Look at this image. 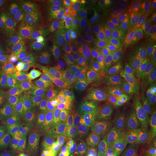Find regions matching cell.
Instances as JSON below:
<instances>
[{"label": "cell", "instance_id": "1", "mask_svg": "<svg viewBox=\"0 0 156 156\" xmlns=\"http://www.w3.org/2000/svg\"><path fill=\"white\" fill-rule=\"evenodd\" d=\"M34 45L22 35L16 34L9 49L0 61L1 72L8 75H18L30 66Z\"/></svg>", "mask_w": 156, "mask_h": 156}, {"label": "cell", "instance_id": "2", "mask_svg": "<svg viewBox=\"0 0 156 156\" xmlns=\"http://www.w3.org/2000/svg\"><path fill=\"white\" fill-rule=\"evenodd\" d=\"M68 62L66 57L55 47L46 42L36 57V68L49 81L59 78Z\"/></svg>", "mask_w": 156, "mask_h": 156}, {"label": "cell", "instance_id": "3", "mask_svg": "<svg viewBox=\"0 0 156 156\" xmlns=\"http://www.w3.org/2000/svg\"><path fill=\"white\" fill-rule=\"evenodd\" d=\"M81 33L80 26L75 20L53 27L47 42L64 54L71 51L78 44Z\"/></svg>", "mask_w": 156, "mask_h": 156}, {"label": "cell", "instance_id": "4", "mask_svg": "<svg viewBox=\"0 0 156 156\" xmlns=\"http://www.w3.org/2000/svg\"><path fill=\"white\" fill-rule=\"evenodd\" d=\"M75 123L82 128L95 130L104 124L102 108L95 101L78 102L73 108Z\"/></svg>", "mask_w": 156, "mask_h": 156}, {"label": "cell", "instance_id": "5", "mask_svg": "<svg viewBox=\"0 0 156 156\" xmlns=\"http://www.w3.org/2000/svg\"><path fill=\"white\" fill-rule=\"evenodd\" d=\"M107 72L108 87L119 94L125 95L135 87L129 76L124 59L112 62Z\"/></svg>", "mask_w": 156, "mask_h": 156}, {"label": "cell", "instance_id": "6", "mask_svg": "<svg viewBox=\"0 0 156 156\" xmlns=\"http://www.w3.org/2000/svg\"><path fill=\"white\" fill-rule=\"evenodd\" d=\"M42 16L38 6L28 4L20 6L12 17V24L18 34L26 35Z\"/></svg>", "mask_w": 156, "mask_h": 156}, {"label": "cell", "instance_id": "7", "mask_svg": "<svg viewBox=\"0 0 156 156\" xmlns=\"http://www.w3.org/2000/svg\"><path fill=\"white\" fill-rule=\"evenodd\" d=\"M42 15L53 27L60 26L75 20L76 11L69 4L62 2H48L42 7Z\"/></svg>", "mask_w": 156, "mask_h": 156}, {"label": "cell", "instance_id": "8", "mask_svg": "<svg viewBox=\"0 0 156 156\" xmlns=\"http://www.w3.org/2000/svg\"><path fill=\"white\" fill-rule=\"evenodd\" d=\"M38 123L46 127L58 128L62 134H67L75 124L73 108L68 104H62L49 116L39 120Z\"/></svg>", "mask_w": 156, "mask_h": 156}, {"label": "cell", "instance_id": "9", "mask_svg": "<svg viewBox=\"0 0 156 156\" xmlns=\"http://www.w3.org/2000/svg\"><path fill=\"white\" fill-rule=\"evenodd\" d=\"M53 98V94L50 89V84H45L39 85L22 94L20 103L22 109L34 111L52 102Z\"/></svg>", "mask_w": 156, "mask_h": 156}, {"label": "cell", "instance_id": "10", "mask_svg": "<svg viewBox=\"0 0 156 156\" xmlns=\"http://www.w3.org/2000/svg\"><path fill=\"white\" fill-rule=\"evenodd\" d=\"M12 84L17 91L20 94H23L30 90L41 85L50 84L49 81L38 71L36 67H28L19 73L15 78Z\"/></svg>", "mask_w": 156, "mask_h": 156}, {"label": "cell", "instance_id": "11", "mask_svg": "<svg viewBox=\"0 0 156 156\" xmlns=\"http://www.w3.org/2000/svg\"><path fill=\"white\" fill-rule=\"evenodd\" d=\"M98 67L97 60L88 56H84L68 62L62 71L59 80L62 82H66L78 74L84 73L89 75L94 71Z\"/></svg>", "mask_w": 156, "mask_h": 156}, {"label": "cell", "instance_id": "12", "mask_svg": "<svg viewBox=\"0 0 156 156\" xmlns=\"http://www.w3.org/2000/svg\"><path fill=\"white\" fill-rule=\"evenodd\" d=\"M95 80H90L88 83L78 85L73 83L62 85L56 90V94L64 102H78L90 94L94 88Z\"/></svg>", "mask_w": 156, "mask_h": 156}, {"label": "cell", "instance_id": "13", "mask_svg": "<svg viewBox=\"0 0 156 156\" xmlns=\"http://www.w3.org/2000/svg\"><path fill=\"white\" fill-rule=\"evenodd\" d=\"M93 144L108 156H127L128 143L117 140L111 133L96 135Z\"/></svg>", "mask_w": 156, "mask_h": 156}, {"label": "cell", "instance_id": "14", "mask_svg": "<svg viewBox=\"0 0 156 156\" xmlns=\"http://www.w3.org/2000/svg\"><path fill=\"white\" fill-rule=\"evenodd\" d=\"M101 100L107 115L115 121L124 113V105L121 95L117 91L108 87L101 95Z\"/></svg>", "mask_w": 156, "mask_h": 156}, {"label": "cell", "instance_id": "15", "mask_svg": "<svg viewBox=\"0 0 156 156\" xmlns=\"http://www.w3.org/2000/svg\"><path fill=\"white\" fill-rule=\"evenodd\" d=\"M4 138L15 151L24 150L31 143L30 133L27 128L20 126L11 127Z\"/></svg>", "mask_w": 156, "mask_h": 156}, {"label": "cell", "instance_id": "16", "mask_svg": "<svg viewBox=\"0 0 156 156\" xmlns=\"http://www.w3.org/2000/svg\"><path fill=\"white\" fill-rule=\"evenodd\" d=\"M53 26L47 20L45 17L42 16L35 23L26 35V38L34 44H39L47 42Z\"/></svg>", "mask_w": 156, "mask_h": 156}, {"label": "cell", "instance_id": "17", "mask_svg": "<svg viewBox=\"0 0 156 156\" xmlns=\"http://www.w3.org/2000/svg\"><path fill=\"white\" fill-rule=\"evenodd\" d=\"M116 60H122L121 44L119 39L112 38L108 40L103 46L98 55V60L101 64H107Z\"/></svg>", "mask_w": 156, "mask_h": 156}, {"label": "cell", "instance_id": "18", "mask_svg": "<svg viewBox=\"0 0 156 156\" xmlns=\"http://www.w3.org/2000/svg\"><path fill=\"white\" fill-rule=\"evenodd\" d=\"M124 115L135 133L139 134L140 131L152 127L142 108H131L125 112Z\"/></svg>", "mask_w": 156, "mask_h": 156}, {"label": "cell", "instance_id": "19", "mask_svg": "<svg viewBox=\"0 0 156 156\" xmlns=\"http://www.w3.org/2000/svg\"><path fill=\"white\" fill-rule=\"evenodd\" d=\"M111 133L117 140L128 143L133 137V129L126 118L119 117L114 121Z\"/></svg>", "mask_w": 156, "mask_h": 156}, {"label": "cell", "instance_id": "20", "mask_svg": "<svg viewBox=\"0 0 156 156\" xmlns=\"http://www.w3.org/2000/svg\"><path fill=\"white\" fill-rule=\"evenodd\" d=\"M84 149L81 142L68 136L56 147L57 156H74Z\"/></svg>", "mask_w": 156, "mask_h": 156}, {"label": "cell", "instance_id": "21", "mask_svg": "<svg viewBox=\"0 0 156 156\" xmlns=\"http://www.w3.org/2000/svg\"><path fill=\"white\" fill-rule=\"evenodd\" d=\"M16 36V33L11 26L8 24L0 27V58L5 56Z\"/></svg>", "mask_w": 156, "mask_h": 156}, {"label": "cell", "instance_id": "22", "mask_svg": "<svg viewBox=\"0 0 156 156\" xmlns=\"http://www.w3.org/2000/svg\"><path fill=\"white\" fill-rule=\"evenodd\" d=\"M98 10L113 12L117 13L128 12L126 5V1L121 0H98L93 3Z\"/></svg>", "mask_w": 156, "mask_h": 156}, {"label": "cell", "instance_id": "23", "mask_svg": "<svg viewBox=\"0 0 156 156\" xmlns=\"http://www.w3.org/2000/svg\"><path fill=\"white\" fill-rule=\"evenodd\" d=\"M141 56L146 60L156 62V34H147L142 45Z\"/></svg>", "mask_w": 156, "mask_h": 156}, {"label": "cell", "instance_id": "24", "mask_svg": "<svg viewBox=\"0 0 156 156\" xmlns=\"http://www.w3.org/2000/svg\"><path fill=\"white\" fill-rule=\"evenodd\" d=\"M97 16L100 23V26H105L111 23L119 22L129 18L123 13L102 10L97 11Z\"/></svg>", "mask_w": 156, "mask_h": 156}, {"label": "cell", "instance_id": "25", "mask_svg": "<svg viewBox=\"0 0 156 156\" xmlns=\"http://www.w3.org/2000/svg\"><path fill=\"white\" fill-rule=\"evenodd\" d=\"M124 61L128 71L129 76L132 82L136 87H137L141 91L146 80L141 79L138 76L135 67V60L131 58H124Z\"/></svg>", "mask_w": 156, "mask_h": 156}, {"label": "cell", "instance_id": "26", "mask_svg": "<svg viewBox=\"0 0 156 156\" xmlns=\"http://www.w3.org/2000/svg\"><path fill=\"white\" fill-rule=\"evenodd\" d=\"M37 121L33 111L20 109L17 111V125L27 128L33 125Z\"/></svg>", "mask_w": 156, "mask_h": 156}, {"label": "cell", "instance_id": "27", "mask_svg": "<svg viewBox=\"0 0 156 156\" xmlns=\"http://www.w3.org/2000/svg\"><path fill=\"white\" fill-rule=\"evenodd\" d=\"M124 97L131 108H142L144 105L141 91L136 87H134L128 93L124 95Z\"/></svg>", "mask_w": 156, "mask_h": 156}, {"label": "cell", "instance_id": "28", "mask_svg": "<svg viewBox=\"0 0 156 156\" xmlns=\"http://www.w3.org/2000/svg\"><path fill=\"white\" fill-rule=\"evenodd\" d=\"M0 124L8 127L17 125V111L6 109L0 111Z\"/></svg>", "mask_w": 156, "mask_h": 156}, {"label": "cell", "instance_id": "29", "mask_svg": "<svg viewBox=\"0 0 156 156\" xmlns=\"http://www.w3.org/2000/svg\"><path fill=\"white\" fill-rule=\"evenodd\" d=\"M144 147L139 135L133 136L128 141L127 148V156H138Z\"/></svg>", "mask_w": 156, "mask_h": 156}, {"label": "cell", "instance_id": "30", "mask_svg": "<svg viewBox=\"0 0 156 156\" xmlns=\"http://www.w3.org/2000/svg\"><path fill=\"white\" fill-rule=\"evenodd\" d=\"M144 146L152 147L156 144V128L151 127L149 129L140 131L138 134Z\"/></svg>", "mask_w": 156, "mask_h": 156}, {"label": "cell", "instance_id": "31", "mask_svg": "<svg viewBox=\"0 0 156 156\" xmlns=\"http://www.w3.org/2000/svg\"><path fill=\"white\" fill-rule=\"evenodd\" d=\"M57 108V106L55 103L51 102L49 104H45L42 105L39 108L33 111L35 116L36 117L37 121H39L45 117H48L52 113L56 111Z\"/></svg>", "mask_w": 156, "mask_h": 156}, {"label": "cell", "instance_id": "32", "mask_svg": "<svg viewBox=\"0 0 156 156\" xmlns=\"http://www.w3.org/2000/svg\"><path fill=\"white\" fill-rule=\"evenodd\" d=\"M141 94L145 105H156V94L151 89L147 80L141 90Z\"/></svg>", "mask_w": 156, "mask_h": 156}, {"label": "cell", "instance_id": "33", "mask_svg": "<svg viewBox=\"0 0 156 156\" xmlns=\"http://www.w3.org/2000/svg\"><path fill=\"white\" fill-rule=\"evenodd\" d=\"M47 128L45 125L37 123L34 126L33 131L30 133V140L31 142H43L47 134Z\"/></svg>", "mask_w": 156, "mask_h": 156}, {"label": "cell", "instance_id": "34", "mask_svg": "<svg viewBox=\"0 0 156 156\" xmlns=\"http://www.w3.org/2000/svg\"><path fill=\"white\" fill-rule=\"evenodd\" d=\"M126 5L128 12L131 13L134 16H140L142 18V15L145 9V6L140 0H128L126 1Z\"/></svg>", "mask_w": 156, "mask_h": 156}, {"label": "cell", "instance_id": "35", "mask_svg": "<svg viewBox=\"0 0 156 156\" xmlns=\"http://www.w3.org/2000/svg\"><path fill=\"white\" fill-rule=\"evenodd\" d=\"M130 18L117 22V24L112 33L111 37L117 39H122L125 33L130 27Z\"/></svg>", "mask_w": 156, "mask_h": 156}, {"label": "cell", "instance_id": "36", "mask_svg": "<svg viewBox=\"0 0 156 156\" xmlns=\"http://www.w3.org/2000/svg\"><path fill=\"white\" fill-rule=\"evenodd\" d=\"M15 104V98L13 95L5 91H0V111L11 109Z\"/></svg>", "mask_w": 156, "mask_h": 156}, {"label": "cell", "instance_id": "37", "mask_svg": "<svg viewBox=\"0 0 156 156\" xmlns=\"http://www.w3.org/2000/svg\"><path fill=\"white\" fill-rule=\"evenodd\" d=\"M142 109L151 126L154 127L156 122V105L150 106L144 105Z\"/></svg>", "mask_w": 156, "mask_h": 156}, {"label": "cell", "instance_id": "38", "mask_svg": "<svg viewBox=\"0 0 156 156\" xmlns=\"http://www.w3.org/2000/svg\"><path fill=\"white\" fill-rule=\"evenodd\" d=\"M62 134V131L60 129L48 127L46 136L43 140V142L53 144L58 140V138Z\"/></svg>", "mask_w": 156, "mask_h": 156}, {"label": "cell", "instance_id": "39", "mask_svg": "<svg viewBox=\"0 0 156 156\" xmlns=\"http://www.w3.org/2000/svg\"><path fill=\"white\" fill-rule=\"evenodd\" d=\"M142 19L154 24L156 22V1L151 5L145 8Z\"/></svg>", "mask_w": 156, "mask_h": 156}, {"label": "cell", "instance_id": "40", "mask_svg": "<svg viewBox=\"0 0 156 156\" xmlns=\"http://www.w3.org/2000/svg\"><path fill=\"white\" fill-rule=\"evenodd\" d=\"M15 151L4 137L0 136V156H15Z\"/></svg>", "mask_w": 156, "mask_h": 156}, {"label": "cell", "instance_id": "41", "mask_svg": "<svg viewBox=\"0 0 156 156\" xmlns=\"http://www.w3.org/2000/svg\"><path fill=\"white\" fill-rule=\"evenodd\" d=\"M56 147H50L37 151H31L28 148H26L23 151L29 156H57Z\"/></svg>", "mask_w": 156, "mask_h": 156}, {"label": "cell", "instance_id": "42", "mask_svg": "<svg viewBox=\"0 0 156 156\" xmlns=\"http://www.w3.org/2000/svg\"><path fill=\"white\" fill-rule=\"evenodd\" d=\"M80 156H102L100 149L94 144H90L86 145Z\"/></svg>", "mask_w": 156, "mask_h": 156}, {"label": "cell", "instance_id": "43", "mask_svg": "<svg viewBox=\"0 0 156 156\" xmlns=\"http://www.w3.org/2000/svg\"><path fill=\"white\" fill-rule=\"evenodd\" d=\"M88 75L84 73H79L72 78L73 83L78 85H84L89 82Z\"/></svg>", "mask_w": 156, "mask_h": 156}, {"label": "cell", "instance_id": "44", "mask_svg": "<svg viewBox=\"0 0 156 156\" xmlns=\"http://www.w3.org/2000/svg\"><path fill=\"white\" fill-rule=\"evenodd\" d=\"M147 60H146L144 57L142 56H140L136 60H135V67H136V73L138 75V76L141 79H143L142 76V71L144 67V65L146 62Z\"/></svg>", "mask_w": 156, "mask_h": 156}, {"label": "cell", "instance_id": "45", "mask_svg": "<svg viewBox=\"0 0 156 156\" xmlns=\"http://www.w3.org/2000/svg\"><path fill=\"white\" fill-rule=\"evenodd\" d=\"M11 3V1L0 0V15L4 13L8 9Z\"/></svg>", "mask_w": 156, "mask_h": 156}, {"label": "cell", "instance_id": "46", "mask_svg": "<svg viewBox=\"0 0 156 156\" xmlns=\"http://www.w3.org/2000/svg\"><path fill=\"white\" fill-rule=\"evenodd\" d=\"M147 83L149 84V86L151 89L153 90V91L156 94V63L155 64V68L154 71L153 73V75L152 77L149 79V81H147Z\"/></svg>", "mask_w": 156, "mask_h": 156}, {"label": "cell", "instance_id": "47", "mask_svg": "<svg viewBox=\"0 0 156 156\" xmlns=\"http://www.w3.org/2000/svg\"><path fill=\"white\" fill-rule=\"evenodd\" d=\"M138 156H156L152 147H147L144 146Z\"/></svg>", "mask_w": 156, "mask_h": 156}, {"label": "cell", "instance_id": "48", "mask_svg": "<svg viewBox=\"0 0 156 156\" xmlns=\"http://www.w3.org/2000/svg\"><path fill=\"white\" fill-rule=\"evenodd\" d=\"M154 71H151L148 69H146L143 68L142 71V76L144 79H145V80H146L147 79H150L154 73Z\"/></svg>", "mask_w": 156, "mask_h": 156}, {"label": "cell", "instance_id": "49", "mask_svg": "<svg viewBox=\"0 0 156 156\" xmlns=\"http://www.w3.org/2000/svg\"><path fill=\"white\" fill-rule=\"evenodd\" d=\"M9 127H8L3 124H0V136L4 135L5 136V134L7 133L9 129Z\"/></svg>", "mask_w": 156, "mask_h": 156}, {"label": "cell", "instance_id": "50", "mask_svg": "<svg viewBox=\"0 0 156 156\" xmlns=\"http://www.w3.org/2000/svg\"><path fill=\"white\" fill-rule=\"evenodd\" d=\"M155 1L156 0H143L142 3L145 8H146L153 5L155 2Z\"/></svg>", "mask_w": 156, "mask_h": 156}, {"label": "cell", "instance_id": "51", "mask_svg": "<svg viewBox=\"0 0 156 156\" xmlns=\"http://www.w3.org/2000/svg\"><path fill=\"white\" fill-rule=\"evenodd\" d=\"M15 156H29L23 150H16L15 151Z\"/></svg>", "mask_w": 156, "mask_h": 156}, {"label": "cell", "instance_id": "52", "mask_svg": "<svg viewBox=\"0 0 156 156\" xmlns=\"http://www.w3.org/2000/svg\"><path fill=\"white\" fill-rule=\"evenodd\" d=\"M152 149H153V151L154 154H155L156 156V144H155V145H154V146L152 147Z\"/></svg>", "mask_w": 156, "mask_h": 156}, {"label": "cell", "instance_id": "53", "mask_svg": "<svg viewBox=\"0 0 156 156\" xmlns=\"http://www.w3.org/2000/svg\"><path fill=\"white\" fill-rule=\"evenodd\" d=\"M100 151H101V156H108V155H106V154H105V153H104V152H103V151H101V149H100Z\"/></svg>", "mask_w": 156, "mask_h": 156}, {"label": "cell", "instance_id": "54", "mask_svg": "<svg viewBox=\"0 0 156 156\" xmlns=\"http://www.w3.org/2000/svg\"><path fill=\"white\" fill-rule=\"evenodd\" d=\"M154 34H156V22L154 23Z\"/></svg>", "mask_w": 156, "mask_h": 156}, {"label": "cell", "instance_id": "55", "mask_svg": "<svg viewBox=\"0 0 156 156\" xmlns=\"http://www.w3.org/2000/svg\"><path fill=\"white\" fill-rule=\"evenodd\" d=\"M155 127L156 128V124H155Z\"/></svg>", "mask_w": 156, "mask_h": 156}]
</instances>
